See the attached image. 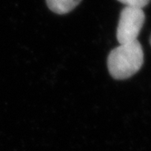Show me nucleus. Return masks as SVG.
I'll list each match as a JSON object with an SVG mask.
<instances>
[{
    "mask_svg": "<svg viewBox=\"0 0 151 151\" xmlns=\"http://www.w3.org/2000/svg\"><path fill=\"white\" fill-rule=\"evenodd\" d=\"M150 43H151V38H150Z\"/></svg>",
    "mask_w": 151,
    "mask_h": 151,
    "instance_id": "obj_5",
    "label": "nucleus"
},
{
    "mask_svg": "<svg viewBox=\"0 0 151 151\" xmlns=\"http://www.w3.org/2000/svg\"><path fill=\"white\" fill-rule=\"evenodd\" d=\"M82 0H46L48 8L52 12L65 15L71 12Z\"/></svg>",
    "mask_w": 151,
    "mask_h": 151,
    "instance_id": "obj_3",
    "label": "nucleus"
},
{
    "mask_svg": "<svg viewBox=\"0 0 151 151\" xmlns=\"http://www.w3.org/2000/svg\"><path fill=\"white\" fill-rule=\"evenodd\" d=\"M117 1L121 2L126 6L130 7H137V8H143L144 6H147L150 0H117Z\"/></svg>",
    "mask_w": 151,
    "mask_h": 151,
    "instance_id": "obj_4",
    "label": "nucleus"
},
{
    "mask_svg": "<svg viewBox=\"0 0 151 151\" xmlns=\"http://www.w3.org/2000/svg\"><path fill=\"white\" fill-rule=\"evenodd\" d=\"M144 62V52L140 43L136 40L127 44H119L109 55L107 68L116 79H126L132 77Z\"/></svg>",
    "mask_w": 151,
    "mask_h": 151,
    "instance_id": "obj_1",
    "label": "nucleus"
},
{
    "mask_svg": "<svg viewBox=\"0 0 151 151\" xmlns=\"http://www.w3.org/2000/svg\"><path fill=\"white\" fill-rule=\"evenodd\" d=\"M145 22L143 9L125 6L120 14L116 29V39L119 44H127L137 40Z\"/></svg>",
    "mask_w": 151,
    "mask_h": 151,
    "instance_id": "obj_2",
    "label": "nucleus"
}]
</instances>
